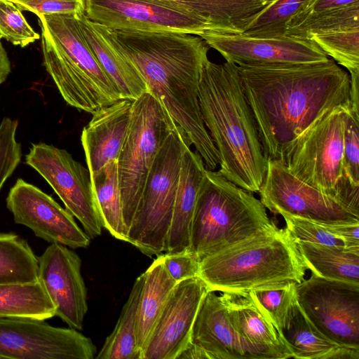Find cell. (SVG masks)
Returning a JSON list of instances; mask_svg holds the SVG:
<instances>
[{
  "label": "cell",
  "mask_w": 359,
  "mask_h": 359,
  "mask_svg": "<svg viewBox=\"0 0 359 359\" xmlns=\"http://www.w3.org/2000/svg\"><path fill=\"white\" fill-rule=\"evenodd\" d=\"M237 67L267 161L283 163L306 129L350 100V75L330 58Z\"/></svg>",
  "instance_id": "obj_1"
},
{
  "label": "cell",
  "mask_w": 359,
  "mask_h": 359,
  "mask_svg": "<svg viewBox=\"0 0 359 359\" xmlns=\"http://www.w3.org/2000/svg\"><path fill=\"white\" fill-rule=\"evenodd\" d=\"M198 99L204 124L219 154L218 172L239 187L258 192L268 161L237 65L205 60L201 69Z\"/></svg>",
  "instance_id": "obj_2"
},
{
  "label": "cell",
  "mask_w": 359,
  "mask_h": 359,
  "mask_svg": "<svg viewBox=\"0 0 359 359\" xmlns=\"http://www.w3.org/2000/svg\"><path fill=\"white\" fill-rule=\"evenodd\" d=\"M306 270L294 238L273 223L201 259L198 276L210 290L242 292L299 283Z\"/></svg>",
  "instance_id": "obj_3"
},
{
  "label": "cell",
  "mask_w": 359,
  "mask_h": 359,
  "mask_svg": "<svg viewBox=\"0 0 359 359\" xmlns=\"http://www.w3.org/2000/svg\"><path fill=\"white\" fill-rule=\"evenodd\" d=\"M273 223L251 192L218 171L206 169L192 219L189 250L200 260Z\"/></svg>",
  "instance_id": "obj_4"
},
{
  "label": "cell",
  "mask_w": 359,
  "mask_h": 359,
  "mask_svg": "<svg viewBox=\"0 0 359 359\" xmlns=\"http://www.w3.org/2000/svg\"><path fill=\"white\" fill-rule=\"evenodd\" d=\"M346 103L335 107L306 129L283 163L293 175L330 196L359 219V187L351 183L342 167Z\"/></svg>",
  "instance_id": "obj_5"
},
{
  "label": "cell",
  "mask_w": 359,
  "mask_h": 359,
  "mask_svg": "<svg viewBox=\"0 0 359 359\" xmlns=\"http://www.w3.org/2000/svg\"><path fill=\"white\" fill-rule=\"evenodd\" d=\"M191 142L177 125L161 147L148 174L128 232V243L148 256L165 252L182 158Z\"/></svg>",
  "instance_id": "obj_6"
},
{
  "label": "cell",
  "mask_w": 359,
  "mask_h": 359,
  "mask_svg": "<svg viewBox=\"0 0 359 359\" xmlns=\"http://www.w3.org/2000/svg\"><path fill=\"white\" fill-rule=\"evenodd\" d=\"M177 124L149 92L133 101L126 137L117 159L123 216L131 226L154 159Z\"/></svg>",
  "instance_id": "obj_7"
},
{
  "label": "cell",
  "mask_w": 359,
  "mask_h": 359,
  "mask_svg": "<svg viewBox=\"0 0 359 359\" xmlns=\"http://www.w3.org/2000/svg\"><path fill=\"white\" fill-rule=\"evenodd\" d=\"M295 294L306 318L326 338L359 349V284L311 273L296 284Z\"/></svg>",
  "instance_id": "obj_8"
},
{
  "label": "cell",
  "mask_w": 359,
  "mask_h": 359,
  "mask_svg": "<svg viewBox=\"0 0 359 359\" xmlns=\"http://www.w3.org/2000/svg\"><path fill=\"white\" fill-rule=\"evenodd\" d=\"M25 163L50 184L90 239L101 234L102 225L88 169L66 150L43 142L32 144L25 156Z\"/></svg>",
  "instance_id": "obj_9"
},
{
  "label": "cell",
  "mask_w": 359,
  "mask_h": 359,
  "mask_svg": "<svg viewBox=\"0 0 359 359\" xmlns=\"http://www.w3.org/2000/svg\"><path fill=\"white\" fill-rule=\"evenodd\" d=\"M92 340L74 328L45 320L0 318V359H93Z\"/></svg>",
  "instance_id": "obj_10"
},
{
  "label": "cell",
  "mask_w": 359,
  "mask_h": 359,
  "mask_svg": "<svg viewBox=\"0 0 359 359\" xmlns=\"http://www.w3.org/2000/svg\"><path fill=\"white\" fill-rule=\"evenodd\" d=\"M84 14L112 30L175 31L198 36L213 29L207 20L163 0H86Z\"/></svg>",
  "instance_id": "obj_11"
},
{
  "label": "cell",
  "mask_w": 359,
  "mask_h": 359,
  "mask_svg": "<svg viewBox=\"0 0 359 359\" xmlns=\"http://www.w3.org/2000/svg\"><path fill=\"white\" fill-rule=\"evenodd\" d=\"M6 202L14 222L31 229L36 237L72 249L89 246L91 239L74 216L50 196L23 179H18L10 189Z\"/></svg>",
  "instance_id": "obj_12"
},
{
  "label": "cell",
  "mask_w": 359,
  "mask_h": 359,
  "mask_svg": "<svg viewBox=\"0 0 359 359\" xmlns=\"http://www.w3.org/2000/svg\"><path fill=\"white\" fill-rule=\"evenodd\" d=\"M258 192L262 203L274 214L325 223L359 221L334 199L293 175L279 161L268 160Z\"/></svg>",
  "instance_id": "obj_13"
},
{
  "label": "cell",
  "mask_w": 359,
  "mask_h": 359,
  "mask_svg": "<svg viewBox=\"0 0 359 359\" xmlns=\"http://www.w3.org/2000/svg\"><path fill=\"white\" fill-rule=\"evenodd\" d=\"M198 36L237 66L307 63L329 58L312 41L292 36L257 38L210 29Z\"/></svg>",
  "instance_id": "obj_14"
},
{
  "label": "cell",
  "mask_w": 359,
  "mask_h": 359,
  "mask_svg": "<svg viewBox=\"0 0 359 359\" xmlns=\"http://www.w3.org/2000/svg\"><path fill=\"white\" fill-rule=\"evenodd\" d=\"M37 259L38 279L55 305V316L81 330L88 303L80 257L64 245L50 243Z\"/></svg>",
  "instance_id": "obj_15"
},
{
  "label": "cell",
  "mask_w": 359,
  "mask_h": 359,
  "mask_svg": "<svg viewBox=\"0 0 359 359\" xmlns=\"http://www.w3.org/2000/svg\"><path fill=\"white\" fill-rule=\"evenodd\" d=\"M199 277L178 283L142 353V359H177L188 348L201 302L209 291Z\"/></svg>",
  "instance_id": "obj_16"
},
{
  "label": "cell",
  "mask_w": 359,
  "mask_h": 359,
  "mask_svg": "<svg viewBox=\"0 0 359 359\" xmlns=\"http://www.w3.org/2000/svg\"><path fill=\"white\" fill-rule=\"evenodd\" d=\"M219 295L245 359L292 358L280 331L249 291L222 292Z\"/></svg>",
  "instance_id": "obj_17"
},
{
  "label": "cell",
  "mask_w": 359,
  "mask_h": 359,
  "mask_svg": "<svg viewBox=\"0 0 359 359\" xmlns=\"http://www.w3.org/2000/svg\"><path fill=\"white\" fill-rule=\"evenodd\" d=\"M179 358L245 359L220 295L209 290L196 317L190 343Z\"/></svg>",
  "instance_id": "obj_18"
},
{
  "label": "cell",
  "mask_w": 359,
  "mask_h": 359,
  "mask_svg": "<svg viewBox=\"0 0 359 359\" xmlns=\"http://www.w3.org/2000/svg\"><path fill=\"white\" fill-rule=\"evenodd\" d=\"M133 101L121 99L93 112L81 141L90 174L117 161L130 121Z\"/></svg>",
  "instance_id": "obj_19"
},
{
  "label": "cell",
  "mask_w": 359,
  "mask_h": 359,
  "mask_svg": "<svg viewBox=\"0 0 359 359\" xmlns=\"http://www.w3.org/2000/svg\"><path fill=\"white\" fill-rule=\"evenodd\" d=\"M38 21L41 29L62 48L76 70L115 101L121 100L118 89L88 45L76 14L41 15Z\"/></svg>",
  "instance_id": "obj_20"
},
{
  "label": "cell",
  "mask_w": 359,
  "mask_h": 359,
  "mask_svg": "<svg viewBox=\"0 0 359 359\" xmlns=\"http://www.w3.org/2000/svg\"><path fill=\"white\" fill-rule=\"evenodd\" d=\"M83 35L121 99L135 100L148 92L147 83L135 65L110 39L107 27L76 14Z\"/></svg>",
  "instance_id": "obj_21"
},
{
  "label": "cell",
  "mask_w": 359,
  "mask_h": 359,
  "mask_svg": "<svg viewBox=\"0 0 359 359\" xmlns=\"http://www.w3.org/2000/svg\"><path fill=\"white\" fill-rule=\"evenodd\" d=\"M205 170L201 156L188 147L182 158L165 253H177L190 248L191 222Z\"/></svg>",
  "instance_id": "obj_22"
},
{
  "label": "cell",
  "mask_w": 359,
  "mask_h": 359,
  "mask_svg": "<svg viewBox=\"0 0 359 359\" xmlns=\"http://www.w3.org/2000/svg\"><path fill=\"white\" fill-rule=\"evenodd\" d=\"M280 331L292 358L359 359V349L339 346L318 330L299 306L296 294Z\"/></svg>",
  "instance_id": "obj_23"
},
{
  "label": "cell",
  "mask_w": 359,
  "mask_h": 359,
  "mask_svg": "<svg viewBox=\"0 0 359 359\" xmlns=\"http://www.w3.org/2000/svg\"><path fill=\"white\" fill-rule=\"evenodd\" d=\"M175 8L207 20L212 30L243 33L245 27L273 0H165Z\"/></svg>",
  "instance_id": "obj_24"
},
{
  "label": "cell",
  "mask_w": 359,
  "mask_h": 359,
  "mask_svg": "<svg viewBox=\"0 0 359 359\" xmlns=\"http://www.w3.org/2000/svg\"><path fill=\"white\" fill-rule=\"evenodd\" d=\"M144 282L137 314L136 337L142 353L167 301L177 284L166 271L163 254L143 273Z\"/></svg>",
  "instance_id": "obj_25"
},
{
  "label": "cell",
  "mask_w": 359,
  "mask_h": 359,
  "mask_svg": "<svg viewBox=\"0 0 359 359\" xmlns=\"http://www.w3.org/2000/svg\"><path fill=\"white\" fill-rule=\"evenodd\" d=\"M296 242L302 259L311 273L359 284V248Z\"/></svg>",
  "instance_id": "obj_26"
},
{
  "label": "cell",
  "mask_w": 359,
  "mask_h": 359,
  "mask_svg": "<svg viewBox=\"0 0 359 359\" xmlns=\"http://www.w3.org/2000/svg\"><path fill=\"white\" fill-rule=\"evenodd\" d=\"M95 205L104 228L114 238L128 243L118 184L117 161L90 174Z\"/></svg>",
  "instance_id": "obj_27"
},
{
  "label": "cell",
  "mask_w": 359,
  "mask_h": 359,
  "mask_svg": "<svg viewBox=\"0 0 359 359\" xmlns=\"http://www.w3.org/2000/svg\"><path fill=\"white\" fill-rule=\"evenodd\" d=\"M55 307L41 282L0 284V318L46 320Z\"/></svg>",
  "instance_id": "obj_28"
},
{
  "label": "cell",
  "mask_w": 359,
  "mask_h": 359,
  "mask_svg": "<svg viewBox=\"0 0 359 359\" xmlns=\"http://www.w3.org/2000/svg\"><path fill=\"white\" fill-rule=\"evenodd\" d=\"M144 274L138 276L122 307L119 318L112 332L107 337L97 359H142L137 343V314Z\"/></svg>",
  "instance_id": "obj_29"
},
{
  "label": "cell",
  "mask_w": 359,
  "mask_h": 359,
  "mask_svg": "<svg viewBox=\"0 0 359 359\" xmlns=\"http://www.w3.org/2000/svg\"><path fill=\"white\" fill-rule=\"evenodd\" d=\"M38 280V259L29 245L14 233H0V284Z\"/></svg>",
  "instance_id": "obj_30"
},
{
  "label": "cell",
  "mask_w": 359,
  "mask_h": 359,
  "mask_svg": "<svg viewBox=\"0 0 359 359\" xmlns=\"http://www.w3.org/2000/svg\"><path fill=\"white\" fill-rule=\"evenodd\" d=\"M359 27V2L313 13L287 26L286 36L309 39L316 34Z\"/></svg>",
  "instance_id": "obj_31"
},
{
  "label": "cell",
  "mask_w": 359,
  "mask_h": 359,
  "mask_svg": "<svg viewBox=\"0 0 359 359\" xmlns=\"http://www.w3.org/2000/svg\"><path fill=\"white\" fill-rule=\"evenodd\" d=\"M311 0H273L245 27L243 34L257 38L286 36L290 20Z\"/></svg>",
  "instance_id": "obj_32"
},
{
  "label": "cell",
  "mask_w": 359,
  "mask_h": 359,
  "mask_svg": "<svg viewBox=\"0 0 359 359\" xmlns=\"http://www.w3.org/2000/svg\"><path fill=\"white\" fill-rule=\"evenodd\" d=\"M309 40L345 67L349 75L359 74V27L316 34Z\"/></svg>",
  "instance_id": "obj_33"
},
{
  "label": "cell",
  "mask_w": 359,
  "mask_h": 359,
  "mask_svg": "<svg viewBox=\"0 0 359 359\" xmlns=\"http://www.w3.org/2000/svg\"><path fill=\"white\" fill-rule=\"evenodd\" d=\"M39 38L15 4L9 0H0V39L25 48Z\"/></svg>",
  "instance_id": "obj_34"
},
{
  "label": "cell",
  "mask_w": 359,
  "mask_h": 359,
  "mask_svg": "<svg viewBox=\"0 0 359 359\" xmlns=\"http://www.w3.org/2000/svg\"><path fill=\"white\" fill-rule=\"evenodd\" d=\"M296 284L289 283L249 291L252 297L268 313L280 331L295 297Z\"/></svg>",
  "instance_id": "obj_35"
},
{
  "label": "cell",
  "mask_w": 359,
  "mask_h": 359,
  "mask_svg": "<svg viewBox=\"0 0 359 359\" xmlns=\"http://www.w3.org/2000/svg\"><path fill=\"white\" fill-rule=\"evenodd\" d=\"M343 171L351 183L359 187V112L348 101L344 111Z\"/></svg>",
  "instance_id": "obj_36"
},
{
  "label": "cell",
  "mask_w": 359,
  "mask_h": 359,
  "mask_svg": "<svg viewBox=\"0 0 359 359\" xmlns=\"http://www.w3.org/2000/svg\"><path fill=\"white\" fill-rule=\"evenodd\" d=\"M18 121L4 117L0 123V191L22 158V147L16 140Z\"/></svg>",
  "instance_id": "obj_37"
},
{
  "label": "cell",
  "mask_w": 359,
  "mask_h": 359,
  "mask_svg": "<svg viewBox=\"0 0 359 359\" xmlns=\"http://www.w3.org/2000/svg\"><path fill=\"white\" fill-rule=\"evenodd\" d=\"M281 216L285 220V228L296 241L345 247L341 240L329 233L319 222L289 214H282Z\"/></svg>",
  "instance_id": "obj_38"
},
{
  "label": "cell",
  "mask_w": 359,
  "mask_h": 359,
  "mask_svg": "<svg viewBox=\"0 0 359 359\" xmlns=\"http://www.w3.org/2000/svg\"><path fill=\"white\" fill-rule=\"evenodd\" d=\"M20 11L36 16L54 13L80 14L85 12L86 0H9Z\"/></svg>",
  "instance_id": "obj_39"
},
{
  "label": "cell",
  "mask_w": 359,
  "mask_h": 359,
  "mask_svg": "<svg viewBox=\"0 0 359 359\" xmlns=\"http://www.w3.org/2000/svg\"><path fill=\"white\" fill-rule=\"evenodd\" d=\"M165 268L177 283L198 277L199 260L189 249L177 253L163 254Z\"/></svg>",
  "instance_id": "obj_40"
},
{
  "label": "cell",
  "mask_w": 359,
  "mask_h": 359,
  "mask_svg": "<svg viewBox=\"0 0 359 359\" xmlns=\"http://www.w3.org/2000/svg\"><path fill=\"white\" fill-rule=\"evenodd\" d=\"M320 223L329 233L341 240L346 248H359V221Z\"/></svg>",
  "instance_id": "obj_41"
},
{
  "label": "cell",
  "mask_w": 359,
  "mask_h": 359,
  "mask_svg": "<svg viewBox=\"0 0 359 359\" xmlns=\"http://www.w3.org/2000/svg\"><path fill=\"white\" fill-rule=\"evenodd\" d=\"M356 2H359V0H311L301 12L290 20L288 24L313 13L337 8Z\"/></svg>",
  "instance_id": "obj_42"
},
{
  "label": "cell",
  "mask_w": 359,
  "mask_h": 359,
  "mask_svg": "<svg viewBox=\"0 0 359 359\" xmlns=\"http://www.w3.org/2000/svg\"><path fill=\"white\" fill-rule=\"evenodd\" d=\"M11 72V63L8 53L0 41V86L6 81Z\"/></svg>",
  "instance_id": "obj_43"
}]
</instances>
